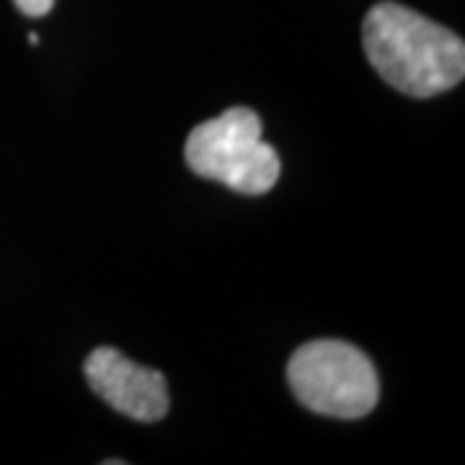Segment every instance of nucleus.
<instances>
[{"mask_svg":"<svg viewBox=\"0 0 465 465\" xmlns=\"http://www.w3.org/2000/svg\"><path fill=\"white\" fill-rule=\"evenodd\" d=\"M362 45L382 81L411 99L452 91L465 75L463 39L393 0L367 11Z\"/></svg>","mask_w":465,"mask_h":465,"instance_id":"obj_1","label":"nucleus"},{"mask_svg":"<svg viewBox=\"0 0 465 465\" xmlns=\"http://www.w3.org/2000/svg\"><path fill=\"white\" fill-rule=\"evenodd\" d=\"M262 130V116L253 109L232 106L189 133L183 145L186 166L238 194H266L280 179L282 163Z\"/></svg>","mask_w":465,"mask_h":465,"instance_id":"obj_2","label":"nucleus"},{"mask_svg":"<svg viewBox=\"0 0 465 465\" xmlns=\"http://www.w3.org/2000/svg\"><path fill=\"white\" fill-rule=\"evenodd\" d=\"M287 385L308 411L331 419H362L381 399L370 357L339 339H316L295 349L287 362Z\"/></svg>","mask_w":465,"mask_h":465,"instance_id":"obj_3","label":"nucleus"},{"mask_svg":"<svg viewBox=\"0 0 465 465\" xmlns=\"http://www.w3.org/2000/svg\"><path fill=\"white\" fill-rule=\"evenodd\" d=\"M84 375L91 391L116 414L134 421H161L168 414V382L158 370L127 360L112 347H99L88 354Z\"/></svg>","mask_w":465,"mask_h":465,"instance_id":"obj_4","label":"nucleus"},{"mask_svg":"<svg viewBox=\"0 0 465 465\" xmlns=\"http://www.w3.org/2000/svg\"><path fill=\"white\" fill-rule=\"evenodd\" d=\"M14 3H16L18 11L29 18L47 16L52 11V5H54V0H14Z\"/></svg>","mask_w":465,"mask_h":465,"instance_id":"obj_5","label":"nucleus"},{"mask_svg":"<svg viewBox=\"0 0 465 465\" xmlns=\"http://www.w3.org/2000/svg\"><path fill=\"white\" fill-rule=\"evenodd\" d=\"M29 45H32V47H36V45H39V36H36V34H29Z\"/></svg>","mask_w":465,"mask_h":465,"instance_id":"obj_6","label":"nucleus"}]
</instances>
